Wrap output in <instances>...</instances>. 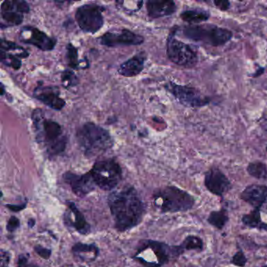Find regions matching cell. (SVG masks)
<instances>
[{
  "instance_id": "8",
  "label": "cell",
  "mask_w": 267,
  "mask_h": 267,
  "mask_svg": "<svg viewBox=\"0 0 267 267\" xmlns=\"http://www.w3.org/2000/svg\"><path fill=\"white\" fill-rule=\"evenodd\" d=\"M175 31H172L167 39L166 53L168 58L176 65L192 68L198 63V54L188 44L175 39Z\"/></svg>"
},
{
  "instance_id": "5",
  "label": "cell",
  "mask_w": 267,
  "mask_h": 267,
  "mask_svg": "<svg viewBox=\"0 0 267 267\" xmlns=\"http://www.w3.org/2000/svg\"><path fill=\"white\" fill-rule=\"evenodd\" d=\"M182 254L179 245L170 246L160 241H147L140 247L133 258L143 266L155 267V257L157 267H161L172 259H177Z\"/></svg>"
},
{
  "instance_id": "22",
  "label": "cell",
  "mask_w": 267,
  "mask_h": 267,
  "mask_svg": "<svg viewBox=\"0 0 267 267\" xmlns=\"http://www.w3.org/2000/svg\"><path fill=\"white\" fill-rule=\"evenodd\" d=\"M241 221L243 224L249 228L267 231V223L262 220L261 210L259 209H253L249 213L243 215Z\"/></svg>"
},
{
  "instance_id": "17",
  "label": "cell",
  "mask_w": 267,
  "mask_h": 267,
  "mask_svg": "<svg viewBox=\"0 0 267 267\" xmlns=\"http://www.w3.org/2000/svg\"><path fill=\"white\" fill-rule=\"evenodd\" d=\"M69 211H67L63 216L64 223L68 227H72L81 235H89L91 232V227L88 223L82 212L79 210L77 206L72 202H67Z\"/></svg>"
},
{
  "instance_id": "3",
  "label": "cell",
  "mask_w": 267,
  "mask_h": 267,
  "mask_svg": "<svg viewBox=\"0 0 267 267\" xmlns=\"http://www.w3.org/2000/svg\"><path fill=\"white\" fill-rule=\"evenodd\" d=\"M76 137L81 149L89 157L102 155L114 145L108 131L93 123L83 125L78 130Z\"/></svg>"
},
{
  "instance_id": "6",
  "label": "cell",
  "mask_w": 267,
  "mask_h": 267,
  "mask_svg": "<svg viewBox=\"0 0 267 267\" xmlns=\"http://www.w3.org/2000/svg\"><path fill=\"white\" fill-rule=\"evenodd\" d=\"M183 33L192 41L214 47L225 45L233 38L231 30L215 25H189L184 28Z\"/></svg>"
},
{
  "instance_id": "30",
  "label": "cell",
  "mask_w": 267,
  "mask_h": 267,
  "mask_svg": "<svg viewBox=\"0 0 267 267\" xmlns=\"http://www.w3.org/2000/svg\"><path fill=\"white\" fill-rule=\"evenodd\" d=\"M248 263V259L242 249H240L235 253L231 260V264L237 267H245Z\"/></svg>"
},
{
  "instance_id": "10",
  "label": "cell",
  "mask_w": 267,
  "mask_h": 267,
  "mask_svg": "<svg viewBox=\"0 0 267 267\" xmlns=\"http://www.w3.org/2000/svg\"><path fill=\"white\" fill-rule=\"evenodd\" d=\"M76 19L78 25L84 32L94 34L104 25L103 8L98 5H83L77 9Z\"/></svg>"
},
{
  "instance_id": "15",
  "label": "cell",
  "mask_w": 267,
  "mask_h": 267,
  "mask_svg": "<svg viewBox=\"0 0 267 267\" xmlns=\"http://www.w3.org/2000/svg\"><path fill=\"white\" fill-rule=\"evenodd\" d=\"M21 40L24 43L39 48L43 51H50L54 49L57 40L48 36L45 32L32 27H25L21 30Z\"/></svg>"
},
{
  "instance_id": "12",
  "label": "cell",
  "mask_w": 267,
  "mask_h": 267,
  "mask_svg": "<svg viewBox=\"0 0 267 267\" xmlns=\"http://www.w3.org/2000/svg\"><path fill=\"white\" fill-rule=\"evenodd\" d=\"M30 11L28 2L22 0H8L1 5V16L2 21L8 25L16 26L21 25L25 14Z\"/></svg>"
},
{
  "instance_id": "34",
  "label": "cell",
  "mask_w": 267,
  "mask_h": 267,
  "mask_svg": "<svg viewBox=\"0 0 267 267\" xmlns=\"http://www.w3.org/2000/svg\"><path fill=\"white\" fill-rule=\"evenodd\" d=\"M11 260V254L8 251L1 250V267H8Z\"/></svg>"
},
{
  "instance_id": "38",
  "label": "cell",
  "mask_w": 267,
  "mask_h": 267,
  "mask_svg": "<svg viewBox=\"0 0 267 267\" xmlns=\"http://www.w3.org/2000/svg\"><path fill=\"white\" fill-rule=\"evenodd\" d=\"M28 224H29V226L30 228H32L33 226H35V220H34V219H30L29 220V222H28Z\"/></svg>"
},
{
  "instance_id": "1",
  "label": "cell",
  "mask_w": 267,
  "mask_h": 267,
  "mask_svg": "<svg viewBox=\"0 0 267 267\" xmlns=\"http://www.w3.org/2000/svg\"><path fill=\"white\" fill-rule=\"evenodd\" d=\"M108 202L114 227L119 232L134 228L143 220L144 204L134 188L130 187L111 193Z\"/></svg>"
},
{
  "instance_id": "24",
  "label": "cell",
  "mask_w": 267,
  "mask_h": 267,
  "mask_svg": "<svg viewBox=\"0 0 267 267\" xmlns=\"http://www.w3.org/2000/svg\"><path fill=\"white\" fill-rule=\"evenodd\" d=\"M229 220H230V217H229L228 211L225 208H221L218 211H212L207 218L208 224H210L219 231H221L224 228L226 225L228 223Z\"/></svg>"
},
{
  "instance_id": "21",
  "label": "cell",
  "mask_w": 267,
  "mask_h": 267,
  "mask_svg": "<svg viewBox=\"0 0 267 267\" xmlns=\"http://www.w3.org/2000/svg\"><path fill=\"white\" fill-rule=\"evenodd\" d=\"M74 255L83 262L94 261L99 255V249L94 244L76 243L72 247Z\"/></svg>"
},
{
  "instance_id": "14",
  "label": "cell",
  "mask_w": 267,
  "mask_h": 267,
  "mask_svg": "<svg viewBox=\"0 0 267 267\" xmlns=\"http://www.w3.org/2000/svg\"><path fill=\"white\" fill-rule=\"evenodd\" d=\"M63 180L72 188L74 194L79 198H84L95 189L96 184L90 172L82 175L67 172L63 175Z\"/></svg>"
},
{
  "instance_id": "40",
  "label": "cell",
  "mask_w": 267,
  "mask_h": 267,
  "mask_svg": "<svg viewBox=\"0 0 267 267\" xmlns=\"http://www.w3.org/2000/svg\"><path fill=\"white\" fill-rule=\"evenodd\" d=\"M266 150H267V147H266Z\"/></svg>"
},
{
  "instance_id": "18",
  "label": "cell",
  "mask_w": 267,
  "mask_h": 267,
  "mask_svg": "<svg viewBox=\"0 0 267 267\" xmlns=\"http://www.w3.org/2000/svg\"><path fill=\"white\" fill-rule=\"evenodd\" d=\"M34 96L53 110H61L65 106V100L60 96L59 90L56 87L45 86L36 88L34 91Z\"/></svg>"
},
{
  "instance_id": "28",
  "label": "cell",
  "mask_w": 267,
  "mask_h": 267,
  "mask_svg": "<svg viewBox=\"0 0 267 267\" xmlns=\"http://www.w3.org/2000/svg\"><path fill=\"white\" fill-rule=\"evenodd\" d=\"M67 58L70 67L76 69L79 67V55L77 48L74 47L72 43H69L67 47Z\"/></svg>"
},
{
  "instance_id": "29",
  "label": "cell",
  "mask_w": 267,
  "mask_h": 267,
  "mask_svg": "<svg viewBox=\"0 0 267 267\" xmlns=\"http://www.w3.org/2000/svg\"><path fill=\"white\" fill-rule=\"evenodd\" d=\"M62 84L66 88L76 86L78 84V79L76 75L70 70H66L62 73Z\"/></svg>"
},
{
  "instance_id": "9",
  "label": "cell",
  "mask_w": 267,
  "mask_h": 267,
  "mask_svg": "<svg viewBox=\"0 0 267 267\" xmlns=\"http://www.w3.org/2000/svg\"><path fill=\"white\" fill-rule=\"evenodd\" d=\"M165 89L184 106L187 108H202L210 103V98L202 95L200 90L194 87L181 86L170 82Z\"/></svg>"
},
{
  "instance_id": "13",
  "label": "cell",
  "mask_w": 267,
  "mask_h": 267,
  "mask_svg": "<svg viewBox=\"0 0 267 267\" xmlns=\"http://www.w3.org/2000/svg\"><path fill=\"white\" fill-rule=\"evenodd\" d=\"M143 41V36L128 29H123L120 32H107L100 37V44L108 47L138 46L141 45Z\"/></svg>"
},
{
  "instance_id": "2",
  "label": "cell",
  "mask_w": 267,
  "mask_h": 267,
  "mask_svg": "<svg viewBox=\"0 0 267 267\" xmlns=\"http://www.w3.org/2000/svg\"><path fill=\"white\" fill-rule=\"evenodd\" d=\"M31 118L37 141L44 145L49 157L62 154L67 145V139L63 135L62 126L57 122L45 118L43 110L40 109L33 111Z\"/></svg>"
},
{
  "instance_id": "23",
  "label": "cell",
  "mask_w": 267,
  "mask_h": 267,
  "mask_svg": "<svg viewBox=\"0 0 267 267\" xmlns=\"http://www.w3.org/2000/svg\"><path fill=\"white\" fill-rule=\"evenodd\" d=\"M180 17L185 22L190 24V25H194L208 21L210 17V14L208 11L194 9L182 12Z\"/></svg>"
},
{
  "instance_id": "37",
  "label": "cell",
  "mask_w": 267,
  "mask_h": 267,
  "mask_svg": "<svg viewBox=\"0 0 267 267\" xmlns=\"http://www.w3.org/2000/svg\"><path fill=\"white\" fill-rule=\"evenodd\" d=\"M263 72H264V68H259V69H258V71H257L256 73L253 75V77H258V76H261Z\"/></svg>"
},
{
  "instance_id": "25",
  "label": "cell",
  "mask_w": 267,
  "mask_h": 267,
  "mask_svg": "<svg viewBox=\"0 0 267 267\" xmlns=\"http://www.w3.org/2000/svg\"><path fill=\"white\" fill-rule=\"evenodd\" d=\"M179 247L183 253L188 251L202 252L204 249V241L200 236H196V235H189L187 236Z\"/></svg>"
},
{
  "instance_id": "31",
  "label": "cell",
  "mask_w": 267,
  "mask_h": 267,
  "mask_svg": "<svg viewBox=\"0 0 267 267\" xmlns=\"http://www.w3.org/2000/svg\"><path fill=\"white\" fill-rule=\"evenodd\" d=\"M20 226V220L16 218V216H11L7 224H6V230L10 233L15 232Z\"/></svg>"
},
{
  "instance_id": "27",
  "label": "cell",
  "mask_w": 267,
  "mask_h": 267,
  "mask_svg": "<svg viewBox=\"0 0 267 267\" xmlns=\"http://www.w3.org/2000/svg\"><path fill=\"white\" fill-rule=\"evenodd\" d=\"M29 56V53H9L1 51V62L5 65L13 67L14 69L18 70L21 66V58H25Z\"/></svg>"
},
{
  "instance_id": "32",
  "label": "cell",
  "mask_w": 267,
  "mask_h": 267,
  "mask_svg": "<svg viewBox=\"0 0 267 267\" xmlns=\"http://www.w3.org/2000/svg\"><path fill=\"white\" fill-rule=\"evenodd\" d=\"M34 249H35V252L41 258H43V259H49V257L51 255V250L50 249L43 248V247L40 246V245H36L34 248Z\"/></svg>"
},
{
  "instance_id": "11",
  "label": "cell",
  "mask_w": 267,
  "mask_h": 267,
  "mask_svg": "<svg viewBox=\"0 0 267 267\" xmlns=\"http://www.w3.org/2000/svg\"><path fill=\"white\" fill-rule=\"evenodd\" d=\"M204 184L211 194L223 197L232 188L231 180L220 169L212 167L204 174Z\"/></svg>"
},
{
  "instance_id": "19",
  "label": "cell",
  "mask_w": 267,
  "mask_h": 267,
  "mask_svg": "<svg viewBox=\"0 0 267 267\" xmlns=\"http://www.w3.org/2000/svg\"><path fill=\"white\" fill-rule=\"evenodd\" d=\"M146 6L148 15L153 19L171 16L177 10L175 2L170 0H149Z\"/></svg>"
},
{
  "instance_id": "39",
  "label": "cell",
  "mask_w": 267,
  "mask_h": 267,
  "mask_svg": "<svg viewBox=\"0 0 267 267\" xmlns=\"http://www.w3.org/2000/svg\"><path fill=\"white\" fill-rule=\"evenodd\" d=\"M267 267V265L264 266V267Z\"/></svg>"
},
{
  "instance_id": "7",
  "label": "cell",
  "mask_w": 267,
  "mask_h": 267,
  "mask_svg": "<svg viewBox=\"0 0 267 267\" xmlns=\"http://www.w3.org/2000/svg\"><path fill=\"white\" fill-rule=\"evenodd\" d=\"M90 173L96 186L104 190H111L116 188L123 176L120 165L113 159L96 161Z\"/></svg>"
},
{
  "instance_id": "26",
  "label": "cell",
  "mask_w": 267,
  "mask_h": 267,
  "mask_svg": "<svg viewBox=\"0 0 267 267\" xmlns=\"http://www.w3.org/2000/svg\"><path fill=\"white\" fill-rule=\"evenodd\" d=\"M249 175L257 180H267V165L262 161H253L247 166Z\"/></svg>"
},
{
  "instance_id": "20",
  "label": "cell",
  "mask_w": 267,
  "mask_h": 267,
  "mask_svg": "<svg viewBox=\"0 0 267 267\" xmlns=\"http://www.w3.org/2000/svg\"><path fill=\"white\" fill-rule=\"evenodd\" d=\"M144 62V56L137 54L122 63L120 67H118V73L125 77H135L143 71Z\"/></svg>"
},
{
  "instance_id": "16",
  "label": "cell",
  "mask_w": 267,
  "mask_h": 267,
  "mask_svg": "<svg viewBox=\"0 0 267 267\" xmlns=\"http://www.w3.org/2000/svg\"><path fill=\"white\" fill-rule=\"evenodd\" d=\"M240 199L252 207L253 209L262 208L267 205V186L263 184H251L247 186L241 191Z\"/></svg>"
},
{
  "instance_id": "36",
  "label": "cell",
  "mask_w": 267,
  "mask_h": 267,
  "mask_svg": "<svg viewBox=\"0 0 267 267\" xmlns=\"http://www.w3.org/2000/svg\"><path fill=\"white\" fill-rule=\"evenodd\" d=\"M26 203H23V204H19V205H15V204H7L6 207L13 212H19L24 209L26 207Z\"/></svg>"
},
{
  "instance_id": "4",
  "label": "cell",
  "mask_w": 267,
  "mask_h": 267,
  "mask_svg": "<svg viewBox=\"0 0 267 267\" xmlns=\"http://www.w3.org/2000/svg\"><path fill=\"white\" fill-rule=\"evenodd\" d=\"M154 202L163 213L188 212L196 203L194 196L175 186H167L155 192Z\"/></svg>"
},
{
  "instance_id": "35",
  "label": "cell",
  "mask_w": 267,
  "mask_h": 267,
  "mask_svg": "<svg viewBox=\"0 0 267 267\" xmlns=\"http://www.w3.org/2000/svg\"><path fill=\"white\" fill-rule=\"evenodd\" d=\"M214 5L219 10H220L222 11H228L230 6H231V2H229V1H225V0H222V1H214Z\"/></svg>"
},
{
  "instance_id": "33",
  "label": "cell",
  "mask_w": 267,
  "mask_h": 267,
  "mask_svg": "<svg viewBox=\"0 0 267 267\" xmlns=\"http://www.w3.org/2000/svg\"><path fill=\"white\" fill-rule=\"evenodd\" d=\"M17 267H40L35 263H30L29 258L25 255H21L19 256L17 261Z\"/></svg>"
}]
</instances>
